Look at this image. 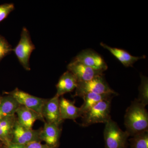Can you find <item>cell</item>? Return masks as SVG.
<instances>
[{"instance_id":"obj_1","label":"cell","mask_w":148,"mask_h":148,"mask_svg":"<svg viewBox=\"0 0 148 148\" xmlns=\"http://www.w3.org/2000/svg\"><path fill=\"white\" fill-rule=\"evenodd\" d=\"M144 106L135 99L131 102L126 110L124 116V123L126 130L130 136L147 131L148 113Z\"/></svg>"},{"instance_id":"obj_2","label":"cell","mask_w":148,"mask_h":148,"mask_svg":"<svg viewBox=\"0 0 148 148\" xmlns=\"http://www.w3.org/2000/svg\"><path fill=\"white\" fill-rule=\"evenodd\" d=\"M106 148H127L129 134L123 131L111 119L105 124L103 132Z\"/></svg>"},{"instance_id":"obj_3","label":"cell","mask_w":148,"mask_h":148,"mask_svg":"<svg viewBox=\"0 0 148 148\" xmlns=\"http://www.w3.org/2000/svg\"><path fill=\"white\" fill-rule=\"evenodd\" d=\"M111 101H103L92 106L83 114L81 125L87 127L95 123L106 124L111 119Z\"/></svg>"},{"instance_id":"obj_4","label":"cell","mask_w":148,"mask_h":148,"mask_svg":"<svg viewBox=\"0 0 148 148\" xmlns=\"http://www.w3.org/2000/svg\"><path fill=\"white\" fill-rule=\"evenodd\" d=\"M88 93L117 95V92L110 87L103 75L95 77L88 81L78 82L75 96L81 98Z\"/></svg>"},{"instance_id":"obj_5","label":"cell","mask_w":148,"mask_h":148,"mask_svg":"<svg viewBox=\"0 0 148 148\" xmlns=\"http://www.w3.org/2000/svg\"><path fill=\"white\" fill-rule=\"evenodd\" d=\"M35 49L36 47L32 42L29 31L26 27H23L19 42L13 49V51L21 66L27 71L31 70L29 59Z\"/></svg>"},{"instance_id":"obj_6","label":"cell","mask_w":148,"mask_h":148,"mask_svg":"<svg viewBox=\"0 0 148 148\" xmlns=\"http://www.w3.org/2000/svg\"><path fill=\"white\" fill-rule=\"evenodd\" d=\"M7 94L12 95L18 104L42 115V111L47 99L39 98L16 88Z\"/></svg>"},{"instance_id":"obj_7","label":"cell","mask_w":148,"mask_h":148,"mask_svg":"<svg viewBox=\"0 0 148 148\" xmlns=\"http://www.w3.org/2000/svg\"><path fill=\"white\" fill-rule=\"evenodd\" d=\"M74 59L95 71L102 73L108 69V65L103 57L92 49L82 51Z\"/></svg>"},{"instance_id":"obj_8","label":"cell","mask_w":148,"mask_h":148,"mask_svg":"<svg viewBox=\"0 0 148 148\" xmlns=\"http://www.w3.org/2000/svg\"><path fill=\"white\" fill-rule=\"evenodd\" d=\"M40 130L41 129H28L19 124L16 120L14 127L11 142L27 145L32 142L40 141L39 138Z\"/></svg>"},{"instance_id":"obj_9","label":"cell","mask_w":148,"mask_h":148,"mask_svg":"<svg viewBox=\"0 0 148 148\" xmlns=\"http://www.w3.org/2000/svg\"><path fill=\"white\" fill-rule=\"evenodd\" d=\"M59 97L55 95L47 99L43 107L42 115L45 122L60 125L64 121L61 119L59 109Z\"/></svg>"},{"instance_id":"obj_10","label":"cell","mask_w":148,"mask_h":148,"mask_svg":"<svg viewBox=\"0 0 148 148\" xmlns=\"http://www.w3.org/2000/svg\"><path fill=\"white\" fill-rule=\"evenodd\" d=\"M67 69L75 77L78 82L88 81L103 75V73L95 71L75 59L68 65Z\"/></svg>"},{"instance_id":"obj_11","label":"cell","mask_w":148,"mask_h":148,"mask_svg":"<svg viewBox=\"0 0 148 148\" xmlns=\"http://www.w3.org/2000/svg\"><path fill=\"white\" fill-rule=\"evenodd\" d=\"M61 129L59 126L53 123L45 122L42 129H41L40 140L52 148H58L60 145Z\"/></svg>"},{"instance_id":"obj_12","label":"cell","mask_w":148,"mask_h":148,"mask_svg":"<svg viewBox=\"0 0 148 148\" xmlns=\"http://www.w3.org/2000/svg\"><path fill=\"white\" fill-rule=\"evenodd\" d=\"M16 120L22 126L32 129L33 125L37 120L44 121V119L40 114L35 111L20 105L16 112Z\"/></svg>"},{"instance_id":"obj_13","label":"cell","mask_w":148,"mask_h":148,"mask_svg":"<svg viewBox=\"0 0 148 148\" xmlns=\"http://www.w3.org/2000/svg\"><path fill=\"white\" fill-rule=\"evenodd\" d=\"M100 45L103 48L109 51L125 67H132L133 65L138 60L146 58L145 56H133L127 51L117 48L112 47L107 45L104 43L101 42Z\"/></svg>"},{"instance_id":"obj_14","label":"cell","mask_w":148,"mask_h":148,"mask_svg":"<svg viewBox=\"0 0 148 148\" xmlns=\"http://www.w3.org/2000/svg\"><path fill=\"white\" fill-rule=\"evenodd\" d=\"M78 81L75 77L71 72L67 71L61 75L56 85V95L59 97L66 93L72 92L76 89Z\"/></svg>"},{"instance_id":"obj_15","label":"cell","mask_w":148,"mask_h":148,"mask_svg":"<svg viewBox=\"0 0 148 148\" xmlns=\"http://www.w3.org/2000/svg\"><path fill=\"white\" fill-rule=\"evenodd\" d=\"M59 109L61 119L75 120L82 116L80 108L75 105L74 102L61 97L59 98Z\"/></svg>"},{"instance_id":"obj_16","label":"cell","mask_w":148,"mask_h":148,"mask_svg":"<svg viewBox=\"0 0 148 148\" xmlns=\"http://www.w3.org/2000/svg\"><path fill=\"white\" fill-rule=\"evenodd\" d=\"M16 120L15 115L0 118V141L4 146L11 142Z\"/></svg>"},{"instance_id":"obj_17","label":"cell","mask_w":148,"mask_h":148,"mask_svg":"<svg viewBox=\"0 0 148 148\" xmlns=\"http://www.w3.org/2000/svg\"><path fill=\"white\" fill-rule=\"evenodd\" d=\"M116 95L114 94H96L93 93H88L85 94L81 97L84 100V103L80 108L82 114V115L83 114L92 106L101 101H112V98L114 95Z\"/></svg>"},{"instance_id":"obj_18","label":"cell","mask_w":148,"mask_h":148,"mask_svg":"<svg viewBox=\"0 0 148 148\" xmlns=\"http://www.w3.org/2000/svg\"><path fill=\"white\" fill-rule=\"evenodd\" d=\"M20 105L12 95L2 96L0 102V118L15 115Z\"/></svg>"},{"instance_id":"obj_19","label":"cell","mask_w":148,"mask_h":148,"mask_svg":"<svg viewBox=\"0 0 148 148\" xmlns=\"http://www.w3.org/2000/svg\"><path fill=\"white\" fill-rule=\"evenodd\" d=\"M128 141L130 148H148V130L132 136Z\"/></svg>"},{"instance_id":"obj_20","label":"cell","mask_w":148,"mask_h":148,"mask_svg":"<svg viewBox=\"0 0 148 148\" xmlns=\"http://www.w3.org/2000/svg\"><path fill=\"white\" fill-rule=\"evenodd\" d=\"M141 84L139 87V95L137 100L144 106L148 104V79L140 74Z\"/></svg>"},{"instance_id":"obj_21","label":"cell","mask_w":148,"mask_h":148,"mask_svg":"<svg viewBox=\"0 0 148 148\" xmlns=\"http://www.w3.org/2000/svg\"><path fill=\"white\" fill-rule=\"evenodd\" d=\"M13 51L12 46L5 38L0 35V61Z\"/></svg>"},{"instance_id":"obj_22","label":"cell","mask_w":148,"mask_h":148,"mask_svg":"<svg viewBox=\"0 0 148 148\" xmlns=\"http://www.w3.org/2000/svg\"><path fill=\"white\" fill-rule=\"evenodd\" d=\"M14 9L13 3H5L0 5V23L7 18L10 14Z\"/></svg>"},{"instance_id":"obj_23","label":"cell","mask_w":148,"mask_h":148,"mask_svg":"<svg viewBox=\"0 0 148 148\" xmlns=\"http://www.w3.org/2000/svg\"><path fill=\"white\" fill-rule=\"evenodd\" d=\"M27 148H52L46 144H42L40 141H35L26 145Z\"/></svg>"},{"instance_id":"obj_24","label":"cell","mask_w":148,"mask_h":148,"mask_svg":"<svg viewBox=\"0 0 148 148\" xmlns=\"http://www.w3.org/2000/svg\"><path fill=\"white\" fill-rule=\"evenodd\" d=\"M5 148H27V146L25 145H20L10 142L6 145L4 146Z\"/></svg>"},{"instance_id":"obj_25","label":"cell","mask_w":148,"mask_h":148,"mask_svg":"<svg viewBox=\"0 0 148 148\" xmlns=\"http://www.w3.org/2000/svg\"><path fill=\"white\" fill-rule=\"evenodd\" d=\"M2 144L3 143L0 141V148H1L2 147Z\"/></svg>"},{"instance_id":"obj_26","label":"cell","mask_w":148,"mask_h":148,"mask_svg":"<svg viewBox=\"0 0 148 148\" xmlns=\"http://www.w3.org/2000/svg\"><path fill=\"white\" fill-rule=\"evenodd\" d=\"M2 96L0 95V102H1V99Z\"/></svg>"},{"instance_id":"obj_27","label":"cell","mask_w":148,"mask_h":148,"mask_svg":"<svg viewBox=\"0 0 148 148\" xmlns=\"http://www.w3.org/2000/svg\"><path fill=\"white\" fill-rule=\"evenodd\" d=\"M1 148H5V146H4V147H3L2 146V147Z\"/></svg>"}]
</instances>
